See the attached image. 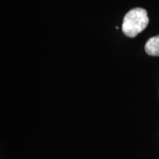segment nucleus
Instances as JSON below:
<instances>
[{"mask_svg": "<svg viewBox=\"0 0 159 159\" xmlns=\"http://www.w3.org/2000/svg\"><path fill=\"white\" fill-rule=\"evenodd\" d=\"M149 18L146 10L136 7L130 10L125 16L122 23V31L128 37H135L146 28Z\"/></svg>", "mask_w": 159, "mask_h": 159, "instance_id": "obj_1", "label": "nucleus"}, {"mask_svg": "<svg viewBox=\"0 0 159 159\" xmlns=\"http://www.w3.org/2000/svg\"><path fill=\"white\" fill-rule=\"evenodd\" d=\"M145 51L151 56H159V35L150 38L147 41Z\"/></svg>", "mask_w": 159, "mask_h": 159, "instance_id": "obj_2", "label": "nucleus"}]
</instances>
